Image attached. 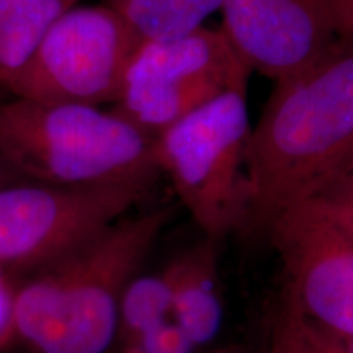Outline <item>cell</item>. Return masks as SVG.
<instances>
[{"label":"cell","instance_id":"6da1fadb","mask_svg":"<svg viewBox=\"0 0 353 353\" xmlns=\"http://www.w3.org/2000/svg\"><path fill=\"white\" fill-rule=\"evenodd\" d=\"M353 149V34L275 82L247 144L249 219L265 236L278 214L304 200Z\"/></svg>","mask_w":353,"mask_h":353},{"label":"cell","instance_id":"7a4b0ae2","mask_svg":"<svg viewBox=\"0 0 353 353\" xmlns=\"http://www.w3.org/2000/svg\"><path fill=\"white\" fill-rule=\"evenodd\" d=\"M174 216L162 205L126 214L17 288V337L37 353H107L126 285Z\"/></svg>","mask_w":353,"mask_h":353},{"label":"cell","instance_id":"3957f363","mask_svg":"<svg viewBox=\"0 0 353 353\" xmlns=\"http://www.w3.org/2000/svg\"><path fill=\"white\" fill-rule=\"evenodd\" d=\"M0 159L30 182L156 185L154 138L112 110L79 103L0 100Z\"/></svg>","mask_w":353,"mask_h":353},{"label":"cell","instance_id":"277c9868","mask_svg":"<svg viewBox=\"0 0 353 353\" xmlns=\"http://www.w3.org/2000/svg\"><path fill=\"white\" fill-rule=\"evenodd\" d=\"M247 90H231L162 131L154 156L203 236L223 241L249 219Z\"/></svg>","mask_w":353,"mask_h":353},{"label":"cell","instance_id":"5b68a950","mask_svg":"<svg viewBox=\"0 0 353 353\" xmlns=\"http://www.w3.org/2000/svg\"><path fill=\"white\" fill-rule=\"evenodd\" d=\"M250 72L221 26L203 25L180 37L144 39L110 110L156 139L226 92L247 90Z\"/></svg>","mask_w":353,"mask_h":353},{"label":"cell","instance_id":"8992f818","mask_svg":"<svg viewBox=\"0 0 353 353\" xmlns=\"http://www.w3.org/2000/svg\"><path fill=\"white\" fill-rule=\"evenodd\" d=\"M138 33L105 3L72 6L52 21L8 87V97L101 107L114 103Z\"/></svg>","mask_w":353,"mask_h":353},{"label":"cell","instance_id":"52a82bcc","mask_svg":"<svg viewBox=\"0 0 353 353\" xmlns=\"http://www.w3.org/2000/svg\"><path fill=\"white\" fill-rule=\"evenodd\" d=\"M154 185L65 187L13 182L0 187V265L21 278L103 231L151 195Z\"/></svg>","mask_w":353,"mask_h":353},{"label":"cell","instance_id":"ba28073f","mask_svg":"<svg viewBox=\"0 0 353 353\" xmlns=\"http://www.w3.org/2000/svg\"><path fill=\"white\" fill-rule=\"evenodd\" d=\"M265 236L283 268V296L322 329L353 335V242L314 198L294 203Z\"/></svg>","mask_w":353,"mask_h":353},{"label":"cell","instance_id":"9c48e42d","mask_svg":"<svg viewBox=\"0 0 353 353\" xmlns=\"http://www.w3.org/2000/svg\"><path fill=\"white\" fill-rule=\"evenodd\" d=\"M219 12L221 28L247 68L275 82L341 38L325 0H223Z\"/></svg>","mask_w":353,"mask_h":353},{"label":"cell","instance_id":"30bf717a","mask_svg":"<svg viewBox=\"0 0 353 353\" xmlns=\"http://www.w3.org/2000/svg\"><path fill=\"white\" fill-rule=\"evenodd\" d=\"M219 245L221 241L203 236L201 241L176 255L179 275L170 317L196 348L213 341L223 325Z\"/></svg>","mask_w":353,"mask_h":353},{"label":"cell","instance_id":"8fae6325","mask_svg":"<svg viewBox=\"0 0 353 353\" xmlns=\"http://www.w3.org/2000/svg\"><path fill=\"white\" fill-rule=\"evenodd\" d=\"M79 0H0V100L52 21Z\"/></svg>","mask_w":353,"mask_h":353},{"label":"cell","instance_id":"7c38bea8","mask_svg":"<svg viewBox=\"0 0 353 353\" xmlns=\"http://www.w3.org/2000/svg\"><path fill=\"white\" fill-rule=\"evenodd\" d=\"M179 275V262L172 259L165 267L149 275H134L123 291L118 306L114 345L134 341L149 329L169 319Z\"/></svg>","mask_w":353,"mask_h":353},{"label":"cell","instance_id":"4fadbf2b","mask_svg":"<svg viewBox=\"0 0 353 353\" xmlns=\"http://www.w3.org/2000/svg\"><path fill=\"white\" fill-rule=\"evenodd\" d=\"M143 39H164L190 33L219 12L223 0H100Z\"/></svg>","mask_w":353,"mask_h":353},{"label":"cell","instance_id":"5bb4252c","mask_svg":"<svg viewBox=\"0 0 353 353\" xmlns=\"http://www.w3.org/2000/svg\"><path fill=\"white\" fill-rule=\"evenodd\" d=\"M353 242V162H343L309 195Z\"/></svg>","mask_w":353,"mask_h":353},{"label":"cell","instance_id":"9a60e30c","mask_svg":"<svg viewBox=\"0 0 353 353\" xmlns=\"http://www.w3.org/2000/svg\"><path fill=\"white\" fill-rule=\"evenodd\" d=\"M195 343L185 330L169 317L156 327L134 339L117 345L118 353H193Z\"/></svg>","mask_w":353,"mask_h":353},{"label":"cell","instance_id":"2e32d148","mask_svg":"<svg viewBox=\"0 0 353 353\" xmlns=\"http://www.w3.org/2000/svg\"><path fill=\"white\" fill-rule=\"evenodd\" d=\"M265 353H314L299 332L293 311L283 299L273 322L270 345Z\"/></svg>","mask_w":353,"mask_h":353},{"label":"cell","instance_id":"e0dca14e","mask_svg":"<svg viewBox=\"0 0 353 353\" xmlns=\"http://www.w3.org/2000/svg\"><path fill=\"white\" fill-rule=\"evenodd\" d=\"M19 278L0 265V353L19 341L15 325V301Z\"/></svg>","mask_w":353,"mask_h":353},{"label":"cell","instance_id":"ac0fdd59","mask_svg":"<svg viewBox=\"0 0 353 353\" xmlns=\"http://www.w3.org/2000/svg\"><path fill=\"white\" fill-rule=\"evenodd\" d=\"M283 301H286V304L291 307L293 311L294 319H296L298 329L301 335L304 337V341L309 343V347L312 348L314 353H345L343 348L341 345V341H339L337 334L330 332L327 329H322L319 325L314 324V322L307 321L306 317H303L299 314V311L296 307L291 304L288 299L285 296H281Z\"/></svg>","mask_w":353,"mask_h":353},{"label":"cell","instance_id":"d6986e66","mask_svg":"<svg viewBox=\"0 0 353 353\" xmlns=\"http://www.w3.org/2000/svg\"><path fill=\"white\" fill-rule=\"evenodd\" d=\"M339 37L353 34V0H325Z\"/></svg>","mask_w":353,"mask_h":353},{"label":"cell","instance_id":"ffe728a7","mask_svg":"<svg viewBox=\"0 0 353 353\" xmlns=\"http://www.w3.org/2000/svg\"><path fill=\"white\" fill-rule=\"evenodd\" d=\"M21 180L23 179H20V176L17 175L15 172H13L10 167L2 161V159H0V187L13 183V182H21Z\"/></svg>","mask_w":353,"mask_h":353},{"label":"cell","instance_id":"44dd1931","mask_svg":"<svg viewBox=\"0 0 353 353\" xmlns=\"http://www.w3.org/2000/svg\"><path fill=\"white\" fill-rule=\"evenodd\" d=\"M339 341H341V345L345 353H353V335H341L337 334Z\"/></svg>","mask_w":353,"mask_h":353},{"label":"cell","instance_id":"7402d4cb","mask_svg":"<svg viewBox=\"0 0 353 353\" xmlns=\"http://www.w3.org/2000/svg\"><path fill=\"white\" fill-rule=\"evenodd\" d=\"M213 353H259V352H252L245 347H239V345H231V347H224V348H218Z\"/></svg>","mask_w":353,"mask_h":353},{"label":"cell","instance_id":"603a6c76","mask_svg":"<svg viewBox=\"0 0 353 353\" xmlns=\"http://www.w3.org/2000/svg\"><path fill=\"white\" fill-rule=\"evenodd\" d=\"M345 162H353V149H352V152H350V156H348V159Z\"/></svg>","mask_w":353,"mask_h":353}]
</instances>
